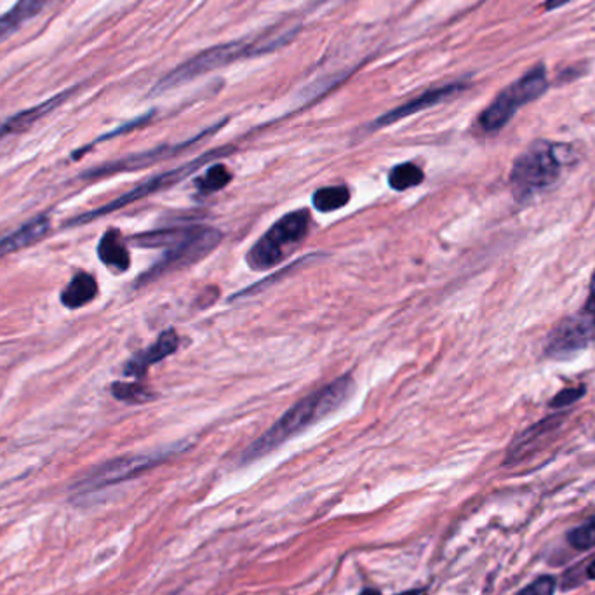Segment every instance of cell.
Instances as JSON below:
<instances>
[{"label":"cell","mask_w":595,"mask_h":595,"mask_svg":"<svg viewBox=\"0 0 595 595\" xmlns=\"http://www.w3.org/2000/svg\"><path fill=\"white\" fill-rule=\"evenodd\" d=\"M354 390V378L350 375H343L333 383L315 390L313 394L302 399L298 404L293 405L286 414H283L272 429L266 430L258 441H255L242 456V461H255L265 454L275 451L294 435L315 425L317 422L330 416L336 409H339L350 399Z\"/></svg>","instance_id":"6da1fadb"},{"label":"cell","mask_w":595,"mask_h":595,"mask_svg":"<svg viewBox=\"0 0 595 595\" xmlns=\"http://www.w3.org/2000/svg\"><path fill=\"white\" fill-rule=\"evenodd\" d=\"M287 39H291L289 35H263L260 39H256L255 42H230V44H221L216 48L208 49L197 56L191 58L189 61H185L183 65H180L176 70L166 75L159 86L157 91H167L172 88H178L185 82H189L191 79L199 77V75H206V73L213 72L218 69H223L227 65H232L240 60L251 58V56H260L265 52L275 51L281 48Z\"/></svg>","instance_id":"7a4b0ae2"},{"label":"cell","mask_w":595,"mask_h":595,"mask_svg":"<svg viewBox=\"0 0 595 595\" xmlns=\"http://www.w3.org/2000/svg\"><path fill=\"white\" fill-rule=\"evenodd\" d=\"M562 169L559 146L535 142L517 157L512 167L510 183L517 200H525L555 183Z\"/></svg>","instance_id":"3957f363"},{"label":"cell","mask_w":595,"mask_h":595,"mask_svg":"<svg viewBox=\"0 0 595 595\" xmlns=\"http://www.w3.org/2000/svg\"><path fill=\"white\" fill-rule=\"evenodd\" d=\"M309 230V211L302 209L283 216L249 249L246 262L253 270H272L284 262L287 255L307 238Z\"/></svg>","instance_id":"277c9868"},{"label":"cell","mask_w":595,"mask_h":595,"mask_svg":"<svg viewBox=\"0 0 595 595\" xmlns=\"http://www.w3.org/2000/svg\"><path fill=\"white\" fill-rule=\"evenodd\" d=\"M547 70L545 67L538 65L531 72L523 75L519 80L505 88L500 95L491 101V105L480 114L479 126L486 133L500 131L521 107L540 98L547 91Z\"/></svg>","instance_id":"5b68a950"},{"label":"cell","mask_w":595,"mask_h":595,"mask_svg":"<svg viewBox=\"0 0 595 595\" xmlns=\"http://www.w3.org/2000/svg\"><path fill=\"white\" fill-rule=\"evenodd\" d=\"M227 150H215V152H209L195 161H191L189 164H183V166L174 167L172 171H166V172H161L157 176H152L148 180H144V183L136 185L133 191H126L124 195L117 197L116 200L98 208L95 211H89V213H84V215H79L77 218H73L72 221L69 225H82V223H89L93 221L96 218H101V216L110 215L117 209H122L129 204H135L138 200H142L144 197L152 195V193H157V191H166L169 187H174L176 183H180L181 180L189 178L193 172H197L200 167L204 164H208L213 157H218V155H223Z\"/></svg>","instance_id":"8992f818"},{"label":"cell","mask_w":595,"mask_h":595,"mask_svg":"<svg viewBox=\"0 0 595 595\" xmlns=\"http://www.w3.org/2000/svg\"><path fill=\"white\" fill-rule=\"evenodd\" d=\"M221 232L209 227H195L189 237L181 240L178 246L167 249L164 258L157 263L150 272L144 275L142 283H152L164 277L171 272L189 268L191 265L206 258L218 244L221 242Z\"/></svg>","instance_id":"52a82bcc"},{"label":"cell","mask_w":595,"mask_h":595,"mask_svg":"<svg viewBox=\"0 0 595 595\" xmlns=\"http://www.w3.org/2000/svg\"><path fill=\"white\" fill-rule=\"evenodd\" d=\"M174 450L167 451L152 452V454H133V456H122L117 460L107 461L101 467L95 469L89 476L84 477L77 489L79 493H95L98 489L116 486L124 480H129L133 477L140 476L146 470L153 469L161 461H164L172 454Z\"/></svg>","instance_id":"ba28073f"},{"label":"cell","mask_w":595,"mask_h":595,"mask_svg":"<svg viewBox=\"0 0 595 595\" xmlns=\"http://www.w3.org/2000/svg\"><path fill=\"white\" fill-rule=\"evenodd\" d=\"M595 338V313L580 311L564 319L550 334L547 354L552 358H564L587 349Z\"/></svg>","instance_id":"9c48e42d"},{"label":"cell","mask_w":595,"mask_h":595,"mask_svg":"<svg viewBox=\"0 0 595 595\" xmlns=\"http://www.w3.org/2000/svg\"><path fill=\"white\" fill-rule=\"evenodd\" d=\"M467 86L463 82H454V84H448V86H442V88H435V89H430V91H425L423 95L407 101L404 105L390 110L388 114L381 116L380 119L375 120L373 127L378 129V127H386L390 124H395L399 120L405 119V117H411L422 110H427L430 107H435L446 99H450L454 95L461 93Z\"/></svg>","instance_id":"30bf717a"},{"label":"cell","mask_w":595,"mask_h":595,"mask_svg":"<svg viewBox=\"0 0 595 595\" xmlns=\"http://www.w3.org/2000/svg\"><path fill=\"white\" fill-rule=\"evenodd\" d=\"M204 135L200 136H195L191 142H187V144H172V146H159V148H153V150H148V152H142V153H136V155H131V157H126V159H120V161H116L112 164H105V166L98 167V169H93L88 172V176L91 178H96V176H105V174H116V172H124V171H133V169H142V167L152 166L159 161H164L167 157L171 155H176L180 153L183 148L191 146V144L199 142Z\"/></svg>","instance_id":"8fae6325"},{"label":"cell","mask_w":595,"mask_h":595,"mask_svg":"<svg viewBox=\"0 0 595 595\" xmlns=\"http://www.w3.org/2000/svg\"><path fill=\"white\" fill-rule=\"evenodd\" d=\"M178 345H180V338H178L176 331L167 330L159 336V339L153 345H150L146 350L136 354L135 358H131L126 364L124 373L129 375V377H135V378H142L146 375V371L152 364H157V362L164 360L169 356H172L178 350Z\"/></svg>","instance_id":"7c38bea8"},{"label":"cell","mask_w":595,"mask_h":595,"mask_svg":"<svg viewBox=\"0 0 595 595\" xmlns=\"http://www.w3.org/2000/svg\"><path fill=\"white\" fill-rule=\"evenodd\" d=\"M69 96H70V91L54 96V98H51L48 101H44V103H41V105H37L33 108L23 110V112H20V114H16V116H13V117L0 122V140H4L5 136L18 135V133H23L26 129H30L37 120L42 119L44 116H48L51 110H54L56 107H60Z\"/></svg>","instance_id":"4fadbf2b"},{"label":"cell","mask_w":595,"mask_h":595,"mask_svg":"<svg viewBox=\"0 0 595 595\" xmlns=\"http://www.w3.org/2000/svg\"><path fill=\"white\" fill-rule=\"evenodd\" d=\"M49 230L48 216H37L32 221H28L20 230L14 234H9L7 237L0 238V258H5L13 253H18L24 247L33 246L37 240L44 237Z\"/></svg>","instance_id":"5bb4252c"},{"label":"cell","mask_w":595,"mask_h":595,"mask_svg":"<svg viewBox=\"0 0 595 595\" xmlns=\"http://www.w3.org/2000/svg\"><path fill=\"white\" fill-rule=\"evenodd\" d=\"M98 256L105 266L114 272H126L131 265V256L119 230H108L98 244Z\"/></svg>","instance_id":"9a60e30c"},{"label":"cell","mask_w":595,"mask_h":595,"mask_svg":"<svg viewBox=\"0 0 595 595\" xmlns=\"http://www.w3.org/2000/svg\"><path fill=\"white\" fill-rule=\"evenodd\" d=\"M49 2L51 0H18L7 13L0 16V41L35 18L42 9H46Z\"/></svg>","instance_id":"2e32d148"},{"label":"cell","mask_w":595,"mask_h":595,"mask_svg":"<svg viewBox=\"0 0 595 595\" xmlns=\"http://www.w3.org/2000/svg\"><path fill=\"white\" fill-rule=\"evenodd\" d=\"M98 294V283L91 274L79 272L61 293V303L67 309L77 310L91 303Z\"/></svg>","instance_id":"e0dca14e"},{"label":"cell","mask_w":595,"mask_h":595,"mask_svg":"<svg viewBox=\"0 0 595 595\" xmlns=\"http://www.w3.org/2000/svg\"><path fill=\"white\" fill-rule=\"evenodd\" d=\"M195 230V227H181V228H166V230H153V232H146V234H140L133 238L135 244H138L140 247H166L171 249L174 246H178L181 240L191 236V232Z\"/></svg>","instance_id":"ac0fdd59"},{"label":"cell","mask_w":595,"mask_h":595,"mask_svg":"<svg viewBox=\"0 0 595 595\" xmlns=\"http://www.w3.org/2000/svg\"><path fill=\"white\" fill-rule=\"evenodd\" d=\"M350 200V191L345 185L324 187L313 193L311 202L319 213H333L345 208Z\"/></svg>","instance_id":"d6986e66"},{"label":"cell","mask_w":595,"mask_h":595,"mask_svg":"<svg viewBox=\"0 0 595 595\" xmlns=\"http://www.w3.org/2000/svg\"><path fill=\"white\" fill-rule=\"evenodd\" d=\"M425 180V174L420 167L413 163H403L392 167L388 172V185L395 191H404L418 187Z\"/></svg>","instance_id":"ffe728a7"},{"label":"cell","mask_w":595,"mask_h":595,"mask_svg":"<svg viewBox=\"0 0 595 595\" xmlns=\"http://www.w3.org/2000/svg\"><path fill=\"white\" fill-rule=\"evenodd\" d=\"M559 422H561V418L559 416H552V418H547V420H544V422H540L538 425H535V427H531V429L527 430L525 433H524L523 437H519V441L512 446V450H510V452H508V463L510 461H514V460H517L521 454H523L533 442H536V441H540V437H544L545 433H550L552 430H555V427H559Z\"/></svg>","instance_id":"44dd1931"},{"label":"cell","mask_w":595,"mask_h":595,"mask_svg":"<svg viewBox=\"0 0 595 595\" xmlns=\"http://www.w3.org/2000/svg\"><path fill=\"white\" fill-rule=\"evenodd\" d=\"M112 394L116 399L129 403V404H144L152 399H155V394L152 390H148L142 383H124V381H117L112 386Z\"/></svg>","instance_id":"7402d4cb"},{"label":"cell","mask_w":595,"mask_h":595,"mask_svg":"<svg viewBox=\"0 0 595 595\" xmlns=\"http://www.w3.org/2000/svg\"><path fill=\"white\" fill-rule=\"evenodd\" d=\"M232 181V172L223 166V164H215L209 167L200 178L195 180L197 191L200 193H213V191H221Z\"/></svg>","instance_id":"603a6c76"},{"label":"cell","mask_w":595,"mask_h":595,"mask_svg":"<svg viewBox=\"0 0 595 595\" xmlns=\"http://www.w3.org/2000/svg\"><path fill=\"white\" fill-rule=\"evenodd\" d=\"M572 547L578 550H590L595 547V519L580 524L568 535Z\"/></svg>","instance_id":"cb8c5ba5"},{"label":"cell","mask_w":595,"mask_h":595,"mask_svg":"<svg viewBox=\"0 0 595 595\" xmlns=\"http://www.w3.org/2000/svg\"><path fill=\"white\" fill-rule=\"evenodd\" d=\"M585 394V388L583 386H574V388H564L561 390L552 401H550V407L553 409H562V407H568V405L574 404L576 401H580Z\"/></svg>","instance_id":"d4e9b609"},{"label":"cell","mask_w":595,"mask_h":595,"mask_svg":"<svg viewBox=\"0 0 595 595\" xmlns=\"http://www.w3.org/2000/svg\"><path fill=\"white\" fill-rule=\"evenodd\" d=\"M553 590H555V580L552 576H542L517 595H552Z\"/></svg>","instance_id":"484cf974"},{"label":"cell","mask_w":595,"mask_h":595,"mask_svg":"<svg viewBox=\"0 0 595 595\" xmlns=\"http://www.w3.org/2000/svg\"><path fill=\"white\" fill-rule=\"evenodd\" d=\"M585 310L587 311H592L595 313V272L590 279V287H589V300H587V305H585Z\"/></svg>","instance_id":"4316f807"},{"label":"cell","mask_w":595,"mask_h":595,"mask_svg":"<svg viewBox=\"0 0 595 595\" xmlns=\"http://www.w3.org/2000/svg\"><path fill=\"white\" fill-rule=\"evenodd\" d=\"M568 2H572V0H547L544 7H545L547 11H550V9H557V7H561V5L568 4Z\"/></svg>","instance_id":"83f0119b"},{"label":"cell","mask_w":595,"mask_h":595,"mask_svg":"<svg viewBox=\"0 0 595 595\" xmlns=\"http://www.w3.org/2000/svg\"><path fill=\"white\" fill-rule=\"evenodd\" d=\"M587 574H589V578H590V580H595V561H592V562H590V566L587 568Z\"/></svg>","instance_id":"f1b7e54d"}]
</instances>
